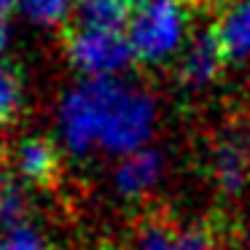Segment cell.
I'll use <instances>...</instances> for the list:
<instances>
[{
	"label": "cell",
	"mask_w": 250,
	"mask_h": 250,
	"mask_svg": "<svg viewBox=\"0 0 250 250\" xmlns=\"http://www.w3.org/2000/svg\"><path fill=\"white\" fill-rule=\"evenodd\" d=\"M153 119L156 110L148 94L94 78L65 97L60 132L73 153L108 151L129 156L151 137Z\"/></svg>",
	"instance_id": "cell-1"
},
{
	"label": "cell",
	"mask_w": 250,
	"mask_h": 250,
	"mask_svg": "<svg viewBox=\"0 0 250 250\" xmlns=\"http://www.w3.org/2000/svg\"><path fill=\"white\" fill-rule=\"evenodd\" d=\"M183 11L178 0H151L132 17L129 46L137 62L156 65L172 54L183 35Z\"/></svg>",
	"instance_id": "cell-2"
},
{
	"label": "cell",
	"mask_w": 250,
	"mask_h": 250,
	"mask_svg": "<svg viewBox=\"0 0 250 250\" xmlns=\"http://www.w3.org/2000/svg\"><path fill=\"white\" fill-rule=\"evenodd\" d=\"M62 43L73 65L94 78L124 70L135 60L129 41L121 38V33H103L81 24H67L62 30Z\"/></svg>",
	"instance_id": "cell-3"
},
{
	"label": "cell",
	"mask_w": 250,
	"mask_h": 250,
	"mask_svg": "<svg viewBox=\"0 0 250 250\" xmlns=\"http://www.w3.org/2000/svg\"><path fill=\"white\" fill-rule=\"evenodd\" d=\"M212 172H215V183L226 196H239L248 183L250 172V146L245 137L234 135L226 137L215 146L212 153Z\"/></svg>",
	"instance_id": "cell-4"
},
{
	"label": "cell",
	"mask_w": 250,
	"mask_h": 250,
	"mask_svg": "<svg viewBox=\"0 0 250 250\" xmlns=\"http://www.w3.org/2000/svg\"><path fill=\"white\" fill-rule=\"evenodd\" d=\"M159 178H162V156L156 151H143V148L124 156L113 172L116 191L126 199L146 196L148 191H153Z\"/></svg>",
	"instance_id": "cell-5"
},
{
	"label": "cell",
	"mask_w": 250,
	"mask_h": 250,
	"mask_svg": "<svg viewBox=\"0 0 250 250\" xmlns=\"http://www.w3.org/2000/svg\"><path fill=\"white\" fill-rule=\"evenodd\" d=\"M223 65H226V60H223L221 43H218L215 33L207 30V33L196 35L191 41L188 51L180 60L178 73H180V81L188 83V86H205L207 81H212L221 73Z\"/></svg>",
	"instance_id": "cell-6"
},
{
	"label": "cell",
	"mask_w": 250,
	"mask_h": 250,
	"mask_svg": "<svg viewBox=\"0 0 250 250\" xmlns=\"http://www.w3.org/2000/svg\"><path fill=\"white\" fill-rule=\"evenodd\" d=\"M14 164H17L19 180L33 186H46L54 180L57 169H60V153H57L54 143H49L46 137H27L17 146Z\"/></svg>",
	"instance_id": "cell-7"
},
{
	"label": "cell",
	"mask_w": 250,
	"mask_h": 250,
	"mask_svg": "<svg viewBox=\"0 0 250 250\" xmlns=\"http://www.w3.org/2000/svg\"><path fill=\"white\" fill-rule=\"evenodd\" d=\"M218 43H221L223 60L239 62L250 54V0H242L239 6L226 11L221 22L212 27Z\"/></svg>",
	"instance_id": "cell-8"
},
{
	"label": "cell",
	"mask_w": 250,
	"mask_h": 250,
	"mask_svg": "<svg viewBox=\"0 0 250 250\" xmlns=\"http://www.w3.org/2000/svg\"><path fill=\"white\" fill-rule=\"evenodd\" d=\"M129 0H76V24L103 33H121L124 24L132 22Z\"/></svg>",
	"instance_id": "cell-9"
},
{
	"label": "cell",
	"mask_w": 250,
	"mask_h": 250,
	"mask_svg": "<svg viewBox=\"0 0 250 250\" xmlns=\"http://www.w3.org/2000/svg\"><path fill=\"white\" fill-rule=\"evenodd\" d=\"M135 250H218V245L202 231H178V229H167V226H148L140 231Z\"/></svg>",
	"instance_id": "cell-10"
},
{
	"label": "cell",
	"mask_w": 250,
	"mask_h": 250,
	"mask_svg": "<svg viewBox=\"0 0 250 250\" xmlns=\"http://www.w3.org/2000/svg\"><path fill=\"white\" fill-rule=\"evenodd\" d=\"M30 199L24 191L22 180L11 175H0V229H14L27 221Z\"/></svg>",
	"instance_id": "cell-11"
},
{
	"label": "cell",
	"mask_w": 250,
	"mask_h": 250,
	"mask_svg": "<svg viewBox=\"0 0 250 250\" xmlns=\"http://www.w3.org/2000/svg\"><path fill=\"white\" fill-rule=\"evenodd\" d=\"M22 110V73L14 62L0 57V129Z\"/></svg>",
	"instance_id": "cell-12"
},
{
	"label": "cell",
	"mask_w": 250,
	"mask_h": 250,
	"mask_svg": "<svg viewBox=\"0 0 250 250\" xmlns=\"http://www.w3.org/2000/svg\"><path fill=\"white\" fill-rule=\"evenodd\" d=\"M0 250H51V245L33 223H22L14 229H0Z\"/></svg>",
	"instance_id": "cell-13"
},
{
	"label": "cell",
	"mask_w": 250,
	"mask_h": 250,
	"mask_svg": "<svg viewBox=\"0 0 250 250\" xmlns=\"http://www.w3.org/2000/svg\"><path fill=\"white\" fill-rule=\"evenodd\" d=\"M24 11L38 24H57L67 17L70 0H22Z\"/></svg>",
	"instance_id": "cell-14"
},
{
	"label": "cell",
	"mask_w": 250,
	"mask_h": 250,
	"mask_svg": "<svg viewBox=\"0 0 250 250\" xmlns=\"http://www.w3.org/2000/svg\"><path fill=\"white\" fill-rule=\"evenodd\" d=\"M14 3L17 0H0V51H3V46L8 41V19H11Z\"/></svg>",
	"instance_id": "cell-15"
},
{
	"label": "cell",
	"mask_w": 250,
	"mask_h": 250,
	"mask_svg": "<svg viewBox=\"0 0 250 250\" xmlns=\"http://www.w3.org/2000/svg\"><path fill=\"white\" fill-rule=\"evenodd\" d=\"M186 11H218L226 0H178Z\"/></svg>",
	"instance_id": "cell-16"
},
{
	"label": "cell",
	"mask_w": 250,
	"mask_h": 250,
	"mask_svg": "<svg viewBox=\"0 0 250 250\" xmlns=\"http://www.w3.org/2000/svg\"><path fill=\"white\" fill-rule=\"evenodd\" d=\"M132 6H148V3H151V0H129Z\"/></svg>",
	"instance_id": "cell-17"
}]
</instances>
